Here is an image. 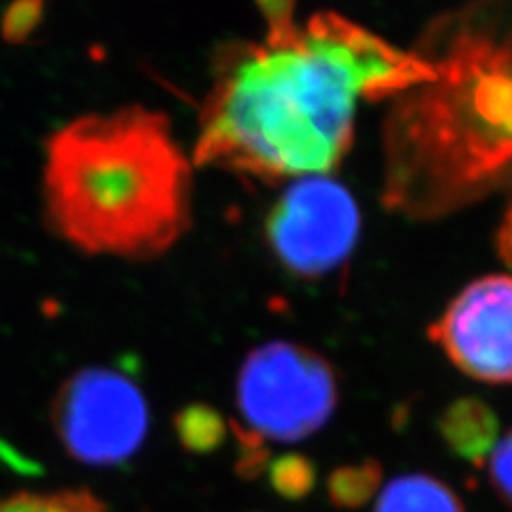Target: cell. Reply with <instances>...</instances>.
Instances as JSON below:
<instances>
[{
  "label": "cell",
  "mask_w": 512,
  "mask_h": 512,
  "mask_svg": "<svg viewBox=\"0 0 512 512\" xmlns=\"http://www.w3.org/2000/svg\"><path fill=\"white\" fill-rule=\"evenodd\" d=\"M261 9L263 35L218 56L190 154L199 167L263 182L327 175L350 150L363 101L436 77L427 56L344 15H297L288 3Z\"/></svg>",
  "instance_id": "obj_1"
},
{
  "label": "cell",
  "mask_w": 512,
  "mask_h": 512,
  "mask_svg": "<svg viewBox=\"0 0 512 512\" xmlns=\"http://www.w3.org/2000/svg\"><path fill=\"white\" fill-rule=\"evenodd\" d=\"M192 165L158 109L126 105L73 118L45 141V220L79 252L156 259L188 233Z\"/></svg>",
  "instance_id": "obj_2"
},
{
  "label": "cell",
  "mask_w": 512,
  "mask_h": 512,
  "mask_svg": "<svg viewBox=\"0 0 512 512\" xmlns=\"http://www.w3.org/2000/svg\"><path fill=\"white\" fill-rule=\"evenodd\" d=\"M429 60L436 77L408 90L389 131V201L408 212L446 210L512 165V35L459 32Z\"/></svg>",
  "instance_id": "obj_3"
},
{
  "label": "cell",
  "mask_w": 512,
  "mask_h": 512,
  "mask_svg": "<svg viewBox=\"0 0 512 512\" xmlns=\"http://www.w3.org/2000/svg\"><path fill=\"white\" fill-rule=\"evenodd\" d=\"M338 406V378L318 352L293 342L252 350L237 378V408L256 440L299 442Z\"/></svg>",
  "instance_id": "obj_4"
},
{
  "label": "cell",
  "mask_w": 512,
  "mask_h": 512,
  "mask_svg": "<svg viewBox=\"0 0 512 512\" xmlns=\"http://www.w3.org/2000/svg\"><path fill=\"white\" fill-rule=\"evenodd\" d=\"M359 233L355 197L329 175L293 180L267 220V237L278 259L306 278L338 269L355 250Z\"/></svg>",
  "instance_id": "obj_5"
},
{
  "label": "cell",
  "mask_w": 512,
  "mask_h": 512,
  "mask_svg": "<svg viewBox=\"0 0 512 512\" xmlns=\"http://www.w3.org/2000/svg\"><path fill=\"white\" fill-rule=\"evenodd\" d=\"M56 410V427L67 451L94 466H114L133 457L148 429L139 391L109 372L75 378L60 395Z\"/></svg>",
  "instance_id": "obj_6"
},
{
  "label": "cell",
  "mask_w": 512,
  "mask_h": 512,
  "mask_svg": "<svg viewBox=\"0 0 512 512\" xmlns=\"http://www.w3.org/2000/svg\"><path fill=\"white\" fill-rule=\"evenodd\" d=\"M457 370L489 382H512V276L491 274L470 282L429 327Z\"/></svg>",
  "instance_id": "obj_7"
},
{
  "label": "cell",
  "mask_w": 512,
  "mask_h": 512,
  "mask_svg": "<svg viewBox=\"0 0 512 512\" xmlns=\"http://www.w3.org/2000/svg\"><path fill=\"white\" fill-rule=\"evenodd\" d=\"M442 436L453 451L474 463L491 455L498 444V419L489 406L476 399H461L444 412Z\"/></svg>",
  "instance_id": "obj_8"
},
{
  "label": "cell",
  "mask_w": 512,
  "mask_h": 512,
  "mask_svg": "<svg viewBox=\"0 0 512 512\" xmlns=\"http://www.w3.org/2000/svg\"><path fill=\"white\" fill-rule=\"evenodd\" d=\"M376 512H463L457 493L434 476H399L382 489Z\"/></svg>",
  "instance_id": "obj_9"
},
{
  "label": "cell",
  "mask_w": 512,
  "mask_h": 512,
  "mask_svg": "<svg viewBox=\"0 0 512 512\" xmlns=\"http://www.w3.org/2000/svg\"><path fill=\"white\" fill-rule=\"evenodd\" d=\"M0 512H107V508L86 489H64L0 495Z\"/></svg>",
  "instance_id": "obj_10"
},
{
  "label": "cell",
  "mask_w": 512,
  "mask_h": 512,
  "mask_svg": "<svg viewBox=\"0 0 512 512\" xmlns=\"http://www.w3.org/2000/svg\"><path fill=\"white\" fill-rule=\"evenodd\" d=\"M380 476L374 461L335 470L329 478V498L338 508H359L376 493Z\"/></svg>",
  "instance_id": "obj_11"
},
{
  "label": "cell",
  "mask_w": 512,
  "mask_h": 512,
  "mask_svg": "<svg viewBox=\"0 0 512 512\" xmlns=\"http://www.w3.org/2000/svg\"><path fill=\"white\" fill-rule=\"evenodd\" d=\"M271 480H274V487L284 498H303L308 495L314 487L316 472L312 463L303 457H282L274 470H271Z\"/></svg>",
  "instance_id": "obj_12"
},
{
  "label": "cell",
  "mask_w": 512,
  "mask_h": 512,
  "mask_svg": "<svg viewBox=\"0 0 512 512\" xmlns=\"http://www.w3.org/2000/svg\"><path fill=\"white\" fill-rule=\"evenodd\" d=\"M489 478L500 498L512 508V429L489 455Z\"/></svg>",
  "instance_id": "obj_13"
},
{
  "label": "cell",
  "mask_w": 512,
  "mask_h": 512,
  "mask_svg": "<svg viewBox=\"0 0 512 512\" xmlns=\"http://www.w3.org/2000/svg\"><path fill=\"white\" fill-rule=\"evenodd\" d=\"M498 250L502 259L512 267V203L508 207V212L504 214L502 227L498 231Z\"/></svg>",
  "instance_id": "obj_14"
}]
</instances>
